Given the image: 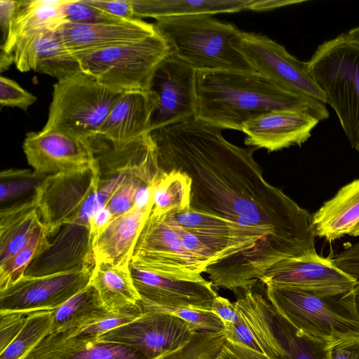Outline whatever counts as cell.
<instances>
[{"label": "cell", "mask_w": 359, "mask_h": 359, "mask_svg": "<svg viewBox=\"0 0 359 359\" xmlns=\"http://www.w3.org/2000/svg\"><path fill=\"white\" fill-rule=\"evenodd\" d=\"M222 130L195 116L151 131L160 169L190 177L191 208L244 231L260 278L282 260L317 256L312 215L264 178L257 148L231 144Z\"/></svg>", "instance_id": "cell-1"}, {"label": "cell", "mask_w": 359, "mask_h": 359, "mask_svg": "<svg viewBox=\"0 0 359 359\" xmlns=\"http://www.w3.org/2000/svg\"><path fill=\"white\" fill-rule=\"evenodd\" d=\"M196 116L222 129L242 131L248 121L277 110H302L320 121L329 117L325 104L288 92L260 73L198 71Z\"/></svg>", "instance_id": "cell-2"}, {"label": "cell", "mask_w": 359, "mask_h": 359, "mask_svg": "<svg viewBox=\"0 0 359 359\" xmlns=\"http://www.w3.org/2000/svg\"><path fill=\"white\" fill-rule=\"evenodd\" d=\"M154 25L171 53L196 72L255 71L231 44L240 31L231 23L202 14L163 18Z\"/></svg>", "instance_id": "cell-3"}, {"label": "cell", "mask_w": 359, "mask_h": 359, "mask_svg": "<svg viewBox=\"0 0 359 359\" xmlns=\"http://www.w3.org/2000/svg\"><path fill=\"white\" fill-rule=\"evenodd\" d=\"M306 69L359 151V43L342 33L318 46Z\"/></svg>", "instance_id": "cell-4"}, {"label": "cell", "mask_w": 359, "mask_h": 359, "mask_svg": "<svg viewBox=\"0 0 359 359\" xmlns=\"http://www.w3.org/2000/svg\"><path fill=\"white\" fill-rule=\"evenodd\" d=\"M123 93L83 72L57 81L44 131H56L95 144L111 109Z\"/></svg>", "instance_id": "cell-5"}, {"label": "cell", "mask_w": 359, "mask_h": 359, "mask_svg": "<svg viewBox=\"0 0 359 359\" xmlns=\"http://www.w3.org/2000/svg\"><path fill=\"white\" fill-rule=\"evenodd\" d=\"M274 309L294 328L328 345L359 336V321L345 294L320 296L304 290L266 286Z\"/></svg>", "instance_id": "cell-6"}, {"label": "cell", "mask_w": 359, "mask_h": 359, "mask_svg": "<svg viewBox=\"0 0 359 359\" xmlns=\"http://www.w3.org/2000/svg\"><path fill=\"white\" fill-rule=\"evenodd\" d=\"M171 53L165 39L156 34L130 43L77 57L83 73L118 92L148 90L161 62Z\"/></svg>", "instance_id": "cell-7"}, {"label": "cell", "mask_w": 359, "mask_h": 359, "mask_svg": "<svg viewBox=\"0 0 359 359\" xmlns=\"http://www.w3.org/2000/svg\"><path fill=\"white\" fill-rule=\"evenodd\" d=\"M101 180L98 161L81 170L46 177L36 201L41 222L50 234L67 224L89 229L95 212L105 206L98 196Z\"/></svg>", "instance_id": "cell-8"}, {"label": "cell", "mask_w": 359, "mask_h": 359, "mask_svg": "<svg viewBox=\"0 0 359 359\" xmlns=\"http://www.w3.org/2000/svg\"><path fill=\"white\" fill-rule=\"evenodd\" d=\"M130 264L174 280L203 281L206 266L182 245L165 215L151 212L136 243Z\"/></svg>", "instance_id": "cell-9"}, {"label": "cell", "mask_w": 359, "mask_h": 359, "mask_svg": "<svg viewBox=\"0 0 359 359\" xmlns=\"http://www.w3.org/2000/svg\"><path fill=\"white\" fill-rule=\"evenodd\" d=\"M231 44L256 72L284 90L326 103L325 95L307 72L306 62L297 59L276 41L240 30Z\"/></svg>", "instance_id": "cell-10"}, {"label": "cell", "mask_w": 359, "mask_h": 359, "mask_svg": "<svg viewBox=\"0 0 359 359\" xmlns=\"http://www.w3.org/2000/svg\"><path fill=\"white\" fill-rule=\"evenodd\" d=\"M93 266L41 276L25 275L0 291V311L55 310L89 285Z\"/></svg>", "instance_id": "cell-11"}, {"label": "cell", "mask_w": 359, "mask_h": 359, "mask_svg": "<svg viewBox=\"0 0 359 359\" xmlns=\"http://www.w3.org/2000/svg\"><path fill=\"white\" fill-rule=\"evenodd\" d=\"M194 333L182 319L173 314L143 311L133 321L97 337L130 347L145 359H156L185 345Z\"/></svg>", "instance_id": "cell-12"}, {"label": "cell", "mask_w": 359, "mask_h": 359, "mask_svg": "<svg viewBox=\"0 0 359 359\" xmlns=\"http://www.w3.org/2000/svg\"><path fill=\"white\" fill-rule=\"evenodd\" d=\"M196 70L172 53L158 65L148 90L158 99L149 133L196 116Z\"/></svg>", "instance_id": "cell-13"}, {"label": "cell", "mask_w": 359, "mask_h": 359, "mask_svg": "<svg viewBox=\"0 0 359 359\" xmlns=\"http://www.w3.org/2000/svg\"><path fill=\"white\" fill-rule=\"evenodd\" d=\"M266 286L285 287L325 297L349 292L357 280L336 266L332 259L319 255L282 260L259 278Z\"/></svg>", "instance_id": "cell-14"}, {"label": "cell", "mask_w": 359, "mask_h": 359, "mask_svg": "<svg viewBox=\"0 0 359 359\" xmlns=\"http://www.w3.org/2000/svg\"><path fill=\"white\" fill-rule=\"evenodd\" d=\"M22 148L28 163L41 175L79 171L97 163L94 144L56 131L28 133Z\"/></svg>", "instance_id": "cell-15"}, {"label": "cell", "mask_w": 359, "mask_h": 359, "mask_svg": "<svg viewBox=\"0 0 359 359\" xmlns=\"http://www.w3.org/2000/svg\"><path fill=\"white\" fill-rule=\"evenodd\" d=\"M142 306L189 308L211 311L218 295L211 281L174 280L130 264Z\"/></svg>", "instance_id": "cell-16"}, {"label": "cell", "mask_w": 359, "mask_h": 359, "mask_svg": "<svg viewBox=\"0 0 359 359\" xmlns=\"http://www.w3.org/2000/svg\"><path fill=\"white\" fill-rule=\"evenodd\" d=\"M311 114L302 110H277L264 114L245 123V145L262 148L269 152L293 145L301 146L311 135L319 123Z\"/></svg>", "instance_id": "cell-17"}, {"label": "cell", "mask_w": 359, "mask_h": 359, "mask_svg": "<svg viewBox=\"0 0 359 359\" xmlns=\"http://www.w3.org/2000/svg\"><path fill=\"white\" fill-rule=\"evenodd\" d=\"M75 57L140 40L156 33L154 24L140 19L85 25L66 22L57 30Z\"/></svg>", "instance_id": "cell-18"}, {"label": "cell", "mask_w": 359, "mask_h": 359, "mask_svg": "<svg viewBox=\"0 0 359 359\" xmlns=\"http://www.w3.org/2000/svg\"><path fill=\"white\" fill-rule=\"evenodd\" d=\"M13 54L16 68L47 74L60 81L83 72L79 59L63 43L57 30L46 31L18 42Z\"/></svg>", "instance_id": "cell-19"}, {"label": "cell", "mask_w": 359, "mask_h": 359, "mask_svg": "<svg viewBox=\"0 0 359 359\" xmlns=\"http://www.w3.org/2000/svg\"><path fill=\"white\" fill-rule=\"evenodd\" d=\"M158 99L151 90L123 93L111 109L99 131V137L111 147L126 144L149 133Z\"/></svg>", "instance_id": "cell-20"}, {"label": "cell", "mask_w": 359, "mask_h": 359, "mask_svg": "<svg viewBox=\"0 0 359 359\" xmlns=\"http://www.w3.org/2000/svg\"><path fill=\"white\" fill-rule=\"evenodd\" d=\"M154 202L135 205L129 212L112 219L92 238L95 263L105 262L114 266L129 267L142 227L149 216Z\"/></svg>", "instance_id": "cell-21"}, {"label": "cell", "mask_w": 359, "mask_h": 359, "mask_svg": "<svg viewBox=\"0 0 359 359\" xmlns=\"http://www.w3.org/2000/svg\"><path fill=\"white\" fill-rule=\"evenodd\" d=\"M23 359H145L124 345L104 342L97 337H67L51 332Z\"/></svg>", "instance_id": "cell-22"}, {"label": "cell", "mask_w": 359, "mask_h": 359, "mask_svg": "<svg viewBox=\"0 0 359 359\" xmlns=\"http://www.w3.org/2000/svg\"><path fill=\"white\" fill-rule=\"evenodd\" d=\"M96 156L101 175H128L154 186L163 173L149 133L126 144L111 147Z\"/></svg>", "instance_id": "cell-23"}, {"label": "cell", "mask_w": 359, "mask_h": 359, "mask_svg": "<svg viewBox=\"0 0 359 359\" xmlns=\"http://www.w3.org/2000/svg\"><path fill=\"white\" fill-rule=\"evenodd\" d=\"M65 0H25L13 18L1 51L13 54L20 41L46 31H57L67 22L63 5Z\"/></svg>", "instance_id": "cell-24"}, {"label": "cell", "mask_w": 359, "mask_h": 359, "mask_svg": "<svg viewBox=\"0 0 359 359\" xmlns=\"http://www.w3.org/2000/svg\"><path fill=\"white\" fill-rule=\"evenodd\" d=\"M316 237L328 242L339 239L359 222V179L342 187L312 215Z\"/></svg>", "instance_id": "cell-25"}, {"label": "cell", "mask_w": 359, "mask_h": 359, "mask_svg": "<svg viewBox=\"0 0 359 359\" xmlns=\"http://www.w3.org/2000/svg\"><path fill=\"white\" fill-rule=\"evenodd\" d=\"M90 283L97 291L102 306L109 313H120L140 306L141 297L134 285L130 266L95 263Z\"/></svg>", "instance_id": "cell-26"}, {"label": "cell", "mask_w": 359, "mask_h": 359, "mask_svg": "<svg viewBox=\"0 0 359 359\" xmlns=\"http://www.w3.org/2000/svg\"><path fill=\"white\" fill-rule=\"evenodd\" d=\"M252 0H132L137 19L213 15L248 10Z\"/></svg>", "instance_id": "cell-27"}, {"label": "cell", "mask_w": 359, "mask_h": 359, "mask_svg": "<svg viewBox=\"0 0 359 359\" xmlns=\"http://www.w3.org/2000/svg\"><path fill=\"white\" fill-rule=\"evenodd\" d=\"M41 222L36 198L0 210V264L27 243Z\"/></svg>", "instance_id": "cell-28"}, {"label": "cell", "mask_w": 359, "mask_h": 359, "mask_svg": "<svg viewBox=\"0 0 359 359\" xmlns=\"http://www.w3.org/2000/svg\"><path fill=\"white\" fill-rule=\"evenodd\" d=\"M109 313L102 306L97 291L89 283L83 290L53 310L52 332L71 337L79 330Z\"/></svg>", "instance_id": "cell-29"}, {"label": "cell", "mask_w": 359, "mask_h": 359, "mask_svg": "<svg viewBox=\"0 0 359 359\" xmlns=\"http://www.w3.org/2000/svg\"><path fill=\"white\" fill-rule=\"evenodd\" d=\"M191 189V180L185 173L176 170L163 172L152 189L151 212L165 215L188 210Z\"/></svg>", "instance_id": "cell-30"}, {"label": "cell", "mask_w": 359, "mask_h": 359, "mask_svg": "<svg viewBox=\"0 0 359 359\" xmlns=\"http://www.w3.org/2000/svg\"><path fill=\"white\" fill-rule=\"evenodd\" d=\"M271 323L275 336L284 351L283 359H327V344L297 330L273 305Z\"/></svg>", "instance_id": "cell-31"}, {"label": "cell", "mask_w": 359, "mask_h": 359, "mask_svg": "<svg viewBox=\"0 0 359 359\" xmlns=\"http://www.w3.org/2000/svg\"><path fill=\"white\" fill-rule=\"evenodd\" d=\"M49 235L41 222L27 243L9 259L0 264V291L22 278L30 264L50 246Z\"/></svg>", "instance_id": "cell-32"}, {"label": "cell", "mask_w": 359, "mask_h": 359, "mask_svg": "<svg viewBox=\"0 0 359 359\" xmlns=\"http://www.w3.org/2000/svg\"><path fill=\"white\" fill-rule=\"evenodd\" d=\"M53 311L31 313L15 339L1 352L0 359H23L53 330Z\"/></svg>", "instance_id": "cell-33"}, {"label": "cell", "mask_w": 359, "mask_h": 359, "mask_svg": "<svg viewBox=\"0 0 359 359\" xmlns=\"http://www.w3.org/2000/svg\"><path fill=\"white\" fill-rule=\"evenodd\" d=\"M48 175L27 169H7L0 173L1 209L36 198L37 191Z\"/></svg>", "instance_id": "cell-34"}, {"label": "cell", "mask_w": 359, "mask_h": 359, "mask_svg": "<svg viewBox=\"0 0 359 359\" xmlns=\"http://www.w3.org/2000/svg\"><path fill=\"white\" fill-rule=\"evenodd\" d=\"M226 341L224 333L194 332L185 345L156 359H218Z\"/></svg>", "instance_id": "cell-35"}, {"label": "cell", "mask_w": 359, "mask_h": 359, "mask_svg": "<svg viewBox=\"0 0 359 359\" xmlns=\"http://www.w3.org/2000/svg\"><path fill=\"white\" fill-rule=\"evenodd\" d=\"M142 309L144 311H160L173 314L182 319L194 332L220 334L224 331V323L212 311L154 306H142Z\"/></svg>", "instance_id": "cell-36"}, {"label": "cell", "mask_w": 359, "mask_h": 359, "mask_svg": "<svg viewBox=\"0 0 359 359\" xmlns=\"http://www.w3.org/2000/svg\"><path fill=\"white\" fill-rule=\"evenodd\" d=\"M63 11L67 22L93 25L127 20L95 8L84 0H65Z\"/></svg>", "instance_id": "cell-37"}, {"label": "cell", "mask_w": 359, "mask_h": 359, "mask_svg": "<svg viewBox=\"0 0 359 359\" xmlns=\"http://www.w3.org/2000/svg\"><path fill=\"white\" fill-rule=\"evenodd\" d=\"M149 185L142 180L130 177L112 194L107 203L113 219L129 212L136 205L138 191ZM151 186V185H149Z\"/></svg>", "instance_id": "cell-38"}, {"label": "cell", "mask_w": 359, "mask_h": 359, "mask_svg": "<svg viewBox=\"0 0 359 359\" xmlns=\"http://www.w3.org/2000/svg\"><path fill=\"white\" fill-rule=\"evenodd\" d=\"M142 312L140 305L120 313H110L107 316L79 330L73 337H97L133 321Z\"/></svg>", "instance_id": "cell-39"}, {"label": "cell", "mask_w": 359, "mask_h": 359, "mask_svg": "<svg viewBox=\"0 0 359 359\" xmlns=\"http://www.w3.org/2000/svg\"><path fill=\"white\" fill-rule=\"evenodd\" d=\"M36 97L15 81L1 76L0 104L1 107H18L26 111L36 101Z\"/></svg>", "instance_id": "cell-40"}, {"label": "cell", "mask_w": 359, "mask_h": 359, "mask_svg": "<svg viewBox=\"0 0 359 359\" xmlns=\"http://www.w3.org/2000/svg\"><path fill=\"white\" fill-rule=\"evenodd\" d=\"M166 221L177 234L184 247L206 268L215 261L212 252L191 233L182 226L170 214L165 215Z\"/></svg>", "instance_id": "cell-41"}, {"label": "cell", "mask_w": 359, "mask_h": 359, "mask_svg": "<svg viewBox=\"0 0 359 359\" xmlns=\"http://www.w3.org/2000/svg\"><path fill=\"white\" fill-rule=\"evenodd\" d=\"M31 313L22 311H0V352L18 335Z\"/></svg>", "instance_id": "cell-42"}, {"label": "cell", "mask_w": 359, "mask_h": 359, "mask_svg": "<svg viewBox=\"0 0 359 359\" xmlns=\"http://www.w3.org/2000/svg\"><path fill=\"white\" fill-rule=\"evenodd\" d=\"M224 334L226 340L230 342L263 353L261 347L241 316L236 323H224Z\"/></svg>", "instance_id": "cell-43"}, {"label": "cell", "mask_w": 359, "mask_h": 359, "mask_svg": "<svg viewBox=\"0 0 359 359\" xmlns=\"http://www.w3.org/2000/svg\"><path fill=\"white\" fill-rule=\"evenodd\" d=\"M86 3L114 16L126 20L137 19L135 17L132 0H84Z\"/></svg>", "instance_id": "cell-44"}, {"label": "cell", "mask_w": 359, "mask_h": 359, "mask_svg": "<svg viewBox=\"0 0 359 359\" xmlns=\"http://www.w3.org/2000/svg\"><path fill=\"white\" fill-rule=\"evenodd\" d=\"M327 359H359V336L344 338L329 344Z\"/></svg>", "instance_id": "cell-45"}, {"label": "cell", "mask_w": 359, "mask_h": 359, "mask_svg": "<svg viewBox=\"0 0 359 359\" xmlns=\"http://www.w3.org/2000/svg\"><path fill=\"white\" fill-rule=\"evenodd\" d=\"M218 359H270L258 351L235 344L226 340Z\"/></svg>", "instance_id": "cell-46"}, {"label": "cell", "mask_w": 359, "mask_h": 359, "mask_svg": "<svg viewBox=\"0 0 359 359\" xmlns=\"http://www.w3.org/2000/svg\"><path fill=\"white\" fill-rule=\"evenodd\" d=\"M211 311L215 313L224 323H236L240 316L236 310L235 302L217 295L212 304Z\"/></svg>", "instance_id": "cell-47"}, {"label": "cell", "mask_w": 359, "mask_h": 359, "mask_svg": "<svg viewBox=\"0 0 359 359\" xmlns=\"http://www.w3.org/2000/svg\"><path fill=\"white\" fill-rule=\"evenodd\" d=\"M20 4V1H0V25L4 40L8 35L11 23L17 13Z\"/></svg>", "instance_id": "cell-48"}, {"label": "cell", "mask_w": 359, "mask_h": 359, "mask_svg": "<svg viewBox=\"0 0 359 359\" xmlns=\"http://www.w3.org/2000/svg\"><path fill=\"white\" fill-rule=\"evenodd\" d=\"M112 219V215L107 205L97 210L90 222L91 237L102 229Z\"/></svg>", "instance_id": "cell-49"}, {"label": "cell", "mask_w": 359, "mask_h": 359, "mask_svg": "<svg viewBox=\"0 0 359 359\" xmlns=\"http://www.w3.org/2000/svg\"><path fill=\"white\" fill-rule=\"evenodd\" d=\"M304 1L302 0H252L248 10L265 11Z\"/></svg>", "instance_id": "cell-50"}, {"label": "cell", "mask_w": 359, "mask_h": 359, "mask_svg": "<svg viewBox=\"0 0 359 359\" xmlns=\"http://www.w3.org/2000/svg\"><path fill=\"white\" fill-rule=\"evenodd\" d=\"M345 297L359 321V280H357L352 290L345 294Z\"/></svg>", "instance_id": "cell-51"}, {"label": "cell", "mask_w": 359, "mask_h": 359, "mask_svg": "<svg viewBox=\"0 0 359 359\" xmlns=\"http://www.w3.org/2000/svg\"><path fill=\"white\" fill-rule=\"evenodd\" d=\"M12 63H14V56L11 54H8L1 51L0 55V69L2 73L6 70Z\"/></svg>", "instance_id": "cell-52"}, {"label": "cell", "mask_w": 359, "mask_h": 359, "mask_svg": "<svg viewBox=\"0 0 359 359\" xmlns=\"http://www.w3.org/2000/svg\"><path fill=\"white\" fill-rule=\"evenodd\" d=\"M347 34L350 40L359 43V27L350 29Z\"/></svg>", "instance_id": "cell-53"}, {"label": "cell", "mask_w": 359, "mask_h": 359, "mask_svg": "<svg viewBox=\"0 0 359 359\" xmlns=\"http://www.w3.org/2000/svg\"><path fill=\"white\" fill-rule=\"evenodd\" d=\"M349 235L352 236H359V222L355 225Z\"/></svg>", "instance_id": "cell-54"}]
</instances>
